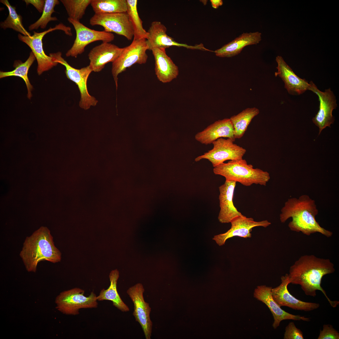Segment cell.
I'll return each instance as SVG.
<instances>
[{
    "instance_id": "1",
    "label": "cell",
    "mask_w": 339,
    "mask_h": 339,
    "mask_svg": "<svg viewBox=\"0 0 339 339\" xmlns=\"http://www.w3.org/2000/svg\"><path fill=\"white\" fill-rule=\"evenodd\" d=\"M333 264L330 259L321 258L313 255L301 256L290 267L288 274L290 283L299 285L306 295L315 297L317 290L321 291L333 308L339 304L327 296L321 286L323 277L335 271Z\"/></svg>"
},
{
    "instance_id": "2",
    "label": "cell",
    "mask_w": 339,
    "mask_h": 339,
    "mask_svg": "<svg viewBox=\"0 0 339 339\" xmlns=\"http://www.w3.org/2000/svg\"><path fill=\"white\" fill-rule=\"evenodd\" d=\"M318 213L315 201L304 194L298 198H289L285 202L281 209L280 220L284 223L291 218L288 227L292 231L301 232L307 236L319 233L327 237H331L332 232L321 227L316 220Z\"/></svg>"
},
{
    "instance_id": "3",
    "label": "cell",
    "mask_w": 339,
    "mask_h": 339,
    "mask_svg": "<svg viewBox=\"0 0 339 339\" xmlns=\"http://www.w3.org/2000/svg\"><path fill=\"white\" fill-rule=\"evenodd\" d=\"M61 255L55 245L50 230L43 226L26 237L19 254L27 271L34 272L40 261L58 262L61 260Z\"/></svg>"
},
{
    "instance_id": "4",
    "label": "cell",
    "mask_w": 339,
    "mask_h": 339,
    "mask_svg": "<svg viewBox=\"0 0 339 339\" xmlns=\"http://www.w3.org/2000/svg\"><path fill=\"white\" fill-rule=\"evenodd\" d=\"M214 174L225 177L226 180L240 183L245 186L253 184L266 186L270 176L269 173L259 168H254L245 159L229 160L213 167Z\"/></svg>"
},
{
    "instance_id": "5",
    "label": "cell",
    "mask_w": 339,
    "mask_h": 339,
    "mask_svg": "<svg viewBox=\"0 0 339 339\" xmlns=\"http://www.w3.org/2000/svg\"><path fill=\"white\" fill-rule=\"evenodd\" d=\"M84 290L75 288L64 291L56 297L55 302L56 309L67 315H77L81 309L96 308L98 306L97 296L93 292L88 296Z\"/></svg>"
},
{
    "instance_id": "6",
    "label": "cell",
    "mask_w": 339,
    "mask_h": 339,
    "mask_svg": "<svg viewBox=\"0 0 339 339\" xmlns=\"http://www.w3.org/2000/svg\"><path fill=\"white\" fill-rule=\"evenodd\" d=\"M58 30L64 31L68 35H72L71 28L62 24H59L53 28L50 27L42 32L38 33L34 31L33 35L30 36H24L20 34L18 35L19 39L27 44L35 55L38 63L37 72L39 75L49 70L58 63L54 61L53 57L45 53L42 43L43 37L46 34Z\"/></svg>"
},
{
    "instance_id": "7",
    "label": "cell",
    "mask_w": 339,
    "mask_h": 339,
    "mask_svg": "<svg viewBox=\"0 0 339 339\" xmlns=\"http://www.w3.org/2000/svg\"><path fill=\"white\" fill-rule=\"evenodd\" d=\"M49 56L53 58L54 61L64 66L67 77L74 82L77 85L80 94L79 106L84 110L89 109L91 106H95L98 101L89 93L87 82L89 76L92 71L89 65L77 69L71 66L62 56V53L58 51L50 53Z\"/></svg>"
},
{
    "instance_id": "8",
    "label": "cell",
    "mask_w": 339,
    "mask_h": 339,
    "mask_svg": "<svg viewBox=\"0 0 339 339\" xmlns=\"http://www.w3.org/2000/svg\"><path fill=\"white\" fill-rule=\"evenodd\" d=\"M148 50V48L145 39L133 40L130 45L123 48L120 56L112 63L111 73L116 89L118 75L134 64L145 63L148 58L146 53Z\"/></svg>"
},
{
    "instance_id": "9",
    "label": "cell",
    "mask_w": 339,
    "mask_h": 339,
    "mask_svg": "<svg viewBox=\"0 0 339 339\" xmlns=\"http://www.w3.org/2000/svg\"><path fill=\"white\" fill-rule=\"evenodd\" d=\"M234 142L230 138H219L212 143V149L197 157L195 160L198 162L202 159H207L214 167L226 160L242 159L246 152V149L234 143Z\"/></svg>"
},
{
    "instance_id": "10",
    "label": "cell",
    "mask_w": 339,
    "mask_h": 339,
    "mask_svg": "<svg viewBox=\"0 0 339 339\" xmlns=\"http://www.w3.org/2000/svg\"><path fill=\"white\" fill-rule=\"evenodd\" d=\"M67 20L73 25L76 31V37L72 46L66 53L67 57H76L83 53L86 46L92 42L101 40L103 43H110L114 39V35L111 33L91 29L80 21L69 18Z\"/></svg>"
},
{
    "instance_id": "11",
    "label": "cell",
    "mask_w": 339,
    "mask_h": 339,
    "mask_svg": "<svg viewBox=\"0 0 339 339\" xmlns=\"http://www.w3.org/2000/svg\"><path fill=\"white\" fill-rule=\"evenodd\" d=\"M92 26L100 25L106 32H114L131 40L134 36L131 23L127 12L107 14H95L90 19Z\"/></svg>"
},
{
    "instance_id": "12",
    "label": "cell",
    "mask_w": 339,
    "mask_h": 339,
    "mask_svg": "<svg viewBox=\"0 0 339 339\" xmlns=\"http://www.w3.org/2000/svg\"><path fill=\"white\" fill-rule=\"evenodd\" d=\"M144 289L143 285L137 283L129 288L126 293L134 304L133 315L136 320L141 326L146 339H150L153 323L150 317L151 308L145 302L143 293Z\"/></svg>"
},
{
    "instance_id": "13",
    "label": "cell",
    "mask_w": 339,
    "mask_h": 339,
    "mask_svg": "<svg viewBox=\"0 0 339 339\" xmlns=\"http://www.w3.org/2000/svg\"><path fill=\"white\" fill-rule=\"evenodd\" d=\"M309 90L315 93L320 101L319 109L315 116L312 119L313 122L319 128V135L326 127H331L334 121L332 112L337 107L336 97L331 89L324 92L320 90L316 85L311 81Z\"/></svg>"
},
{
    "instance_id": "14",
    "label": "cell",
    "mask_w": 339,
    "mask_h": 339,
    "mask_svg": "<svg viewBox=\"0 0 339 339\" xmlns=\"http://www.w3.org/2000/svg\"><path fill=\"white\" fill-rule=\"evenodd\" d=\"M230 223L231 226L229 230L224 233L214 236L213 239L220 246L224 245L227 239L234 237L250 238V232L253 228L258 226L266 228L271 224L267 220L256 221L253 218L243 215L235 217Z\"/></svg>"
},
{
    "instance_id": "15",
    "label": "cell",
    "mask_w": 339,
    "mask_h": 339,
    "mask_svg": "<svg viewBox=\"0 0 339 339\" xmlns=\"http://www.w3.org/2000/svg\"><path fill=\"white\" fill-rule=\"evenodd\" d=\"M281 281L278 286L271 290L273 299L280 307L287 306L296 310L309 311L320 306L319 303L303 301L290 294L288 289V285L290 283L288 274L281 277Z\"/></svg>"
},
{
    "instance_id": "16",
    "label": "cell",
    "mask_w": 339,
    "mask_h": 339,
    "mask_svg": "<svg viewBox=\"0 0 339 339\" xmlns=\"http://www.w3.org/2000/svg\"><path fill=\"white\" fill-rule=\"evenodd\" d=\"M166 27L160 22L154 21L151 24L148 31V34L146 41L148 50H152L156 48L166 49L171 46L183 47L191 49L210 51L201 44L195 46L177 42L174 39L168 36L167 33Z\"/></svg>"
},
{
    "instance_id": "17",
    "label": "cell",
    "mask_w": 339,
    "mask_h": 339,
    "mask_svg": "<svg viewBox=\"0 0 339 339\" xmlns=\"http://www.w3.org/2000/svg\"><path fill=\"white\" fill-rule=\"evenodd\" d=\"M272 287L265 285L258 286L255 289L254 297L257 300L265 304L271 311L274 318L272 326L274 329L277 328L281 322L283 320H294L310 321L309 318L299 315H294L282 309L273 299L271 293Z\"/></svg>"
},
{
    "instance_id": "18",
    "label": "cell",
    "mask_w": 339,
    "mask_h": 339,
    "mask_svg": "<svg viewBox=\"0 0 339 339\" xmlns=\"http://www.w3.org/2000/svg\"><path fill=\"white\" fill-rule=\"evenodd\" d=\"M123 50L110 43H103L93 48L88 54L90 61L89 65L92 71H101L106 64L114 62L119 57Z\"/></svg>"
},
{
    "instance_id": "19",
    "label": "cell",
    "mask_w": 339,
    "mask_h": 339,
    "mask_svg": "<svg viewBox=\"0 0 339 339\" xmlns=\"http://www.w3.org/2000/svg\"><path fill=\"white\" fill-rule=\"evenodd\" d=\"M236 182L226 180L224 183L219 187V199L220 210L218 219L222 223H230L235 217L243 215L234 206L233 197Z\"/></svg>"
},
{
    "instance_id": "20",
    "label": "cell",
    "mask_w": 339,
    "mask_h": 339,
    "mask_svg": "<svg viewBox=\"0 0 339 339\" xmlns=\"http://www.w3.org/2000/svg\"><path fill=\"white\" fill-rule=\"evenodd\" d=\"M230 138L234 142V131L229 118L218 120L202 131L197 133L195 139L202 144L208 145L220 138Z\"/></svg>"
},
{
    "instance_id": "21",
    "label": "cell",
    "mask_w": 339,
    "mask_h": 339,
    "mask_svg": "<svg viewBox=\"0 0 339 339\" xmlns=\"http://www.w3.org/2000/svg\"><path fill=\"white\" fill-rule=\"evenodd\" d=\"M276 60L278 71L275 75L281 78L284 83L285 88L290 94L299 95L309 89L310 84L305 79L297 76L282 56H277Z\"/></svg>"
},
{
    "instance_id": "22",
    "label": "cell",
    "mask_w": 339,
    "mask_h": 339,
    "mask_svg": "<svg viewBox=\"0 0 339 339\" xmlns=\"http://www.w3.org/2000/svg\"><path fill=\"white\" fill-rule=\"evenodd\" d=\"M155 60V71L158 80L165 83L176 78L179 74L178 67L166 54L165 49L156 48L152 50Z\"/></svg>"
},
{
    "instance_id": "23",
    "label": "cell",
    "mask_w": 339,
    "mask_h": 339,
    "mask_svg": "<svg viewBox=\"0 0 339 339\" xmlns=\"http://www.w3.org/2000/svg\"><path fill=\"white\" fill-rule=\"evenodd\" d=\"M261 40V33L259 32L244 33L214 52L219 57H233L239 54L246 46L256 45Z\"/></svg>"
},
{
    "instance_id": "24",
    "label": "cell",
    "mask_w": 339,
    "mask_h": 339,
    "mask_svg": "<svg viewBox=\"0 0 339 339\" xmlns=\"http://www.w3.org/2000/svg\"><path fill=\"white\" fill-rule=\"evenodd\" d=\"M110 285L108 289H103L97 296L98 301L108 300L111 301L113 305L122 312L129 310L128 306L123 302L117 289V283L119 277V272L117 270L112 271L109 274Z\"/></svg>"
},
{
    "instance_id": "25",
    "label": "cell",
    "mask_w": 339,
    "mask_h": 339,
    "mask_svg": "<svg viewBox=\"0 0 339 339\" xmlns=\"http://www.w3.org/2000/svg\"><path fill=\"white\" fill-rule=\"evenodd\" d=\"M36 58L33 52H30L29 56L24 62L18 60L14 62L13 66L15 69L11 71L0 72V78H2L10 76H17L22 78L24 81L27 89L28 98L30 99L32 96L31 91L33 87L31 84L28 77V73L29 68L32 65Z\"/></svg>"
},
{
    "instance_id": "26",
    "label": "cell",
    "mask_w": 339,
    "mask_h": 339,
    "mask_svg": "<svg viewBox=\"0 0 339 339\" xmlns=\"http://www.w3.org/2000/svg\"><path fill=\"white\" fill-rule=\"evenodd\" d=\"M259 112L256 107L248 108L229 118L233 126L235 139L240 138L244 136L251 121Z\"/></svg>"
},
{
    "instance_id": "27",
    "label": "cell",
    "mask_w": 339,
    "mask_h": 339,
    "mask_svg": "<svg viewBox=\"0 0 339 339\" xmlns=\"http://www.w3.org/2000/svg\"><path fill=\"white\" fill-rule=\"evenodd\" d=\"M90 5L95 14L126 12V0H92Z\"/></svg>"
},
{
    "instance_id": "28",
    "label": "cell",
    "mask_w": 339,
    "mask_h": 339,
    "mask_svg": "<svg viewBox=\"0 0 339 339\" xmlns=\"http://www.w3.org/2000/svg\"><path fill=\"white\" fill-rule=\"evenodd\" d=\"M0 2L6 6L9 12L6 19L0 22V27L4 30L7 28L13 29L24 36H31L30 33L24 28L22 16L17 13L16 7L11 5L8 0H1Z\"/></svg>"
},
{
    "instance_id": "29",
    "label": "cell",
    "mask_w": 339,
    "mask_h": 339,
    "mask_svg": "<svg viewBox=\"0 0 339 339\" xmlns=\"http://www.w3.org/2000/svg\"><path fill=\"white\" fill-rule=\"evenodd\" d=\"M126 12L133 30V40L146 39L148 33L143 28V22L139 15L137 8V0H126Z\"/></svg>"
},
{
    "instance_id": "30",
    "label": "cell",
    "mask_w": 339,
    "mask_h": 339,
    "mask_svg": "<svg viewBox=\"0 0 339 339\" xmlns=\"http://www.w3.org/2000/svg\"><path fill=\"white\" fill-rule=\"evenodd\" d=\"M92 0H61L64 5L68 18L79 21L85 13Z\"/></svg>"
},
{
    "instance_id": "31",
    "label": "cell",
    "mask_w": 339,
    "mask_h": 339,
    "mask_svg": "<svg viewBox=\"0 0 339 339\" xmlns=\"http://www.w3.org/2000/svg\"><path fill=\"white\" fill-rule=\"evenodd\" d=\"M59 4V1L58 0H45V6L42 15L37 21L29 26V30H37L39 27L44 29L50 21L57 20V18L51 17V15L55 12L54 9L55 6Z\"/></svg>"
},
{
    "instance_id": "32",
    "label": "cell",
    "mask_w": 339,
    "mask_h": 339,
    "mask_svg": "<svg viewBox=\"0 0 339 339\" xmlns=\"http://www.w3.org/2000/svg\"><path fill=\"white\" fill-rule=\"evenodd\" d=\"M284 339H304L302 332L297 328L293 322H290L286 326Z\"/></svg>"
},
{
    "instance_id": "33",
    "label": "cell",
    "mask_w": 339,
    "mask_h": 339,
    "mask_svg": "<svg viewBox=\"0 0 339 339\" xmlns=\"http://www.w3.org/2000/svg\"><path fill=\"white\" fill-rule=\"evenodd\" d=\"M318 339H339V332L330 324H324L320 330Z\"/></svg>"
},
{
    "instance_id": "34",
    "label": "cell",
    "mask_w": 339,
    "mask_h": 339,
    "mask_svg": "<svg viewBox=\"0 0 339 339\" xmlns=\"http://www.w3.org/2000/svg\"><path fill=\"white\" fill-rule=\"evenodd\" d=\"M26 5H33L40 13H42L45 5V0H24Z\"/></svg>"
},
{
    "instance_id": "35",
    "label": "cell",
    "mask_w": 339,
    "mask_h": 339,
    "mask_svg": "<svg viewBox=\"0 0 339 339\" xmlns=\"http://www.w3.org/2000/svg\"><path fill=\"white\" fill-rule=\"evenodd\" d=\"M210 1L212 7L215 9H217L223 4L222 0H210Z\"/></svg>"
}]
</instances>
